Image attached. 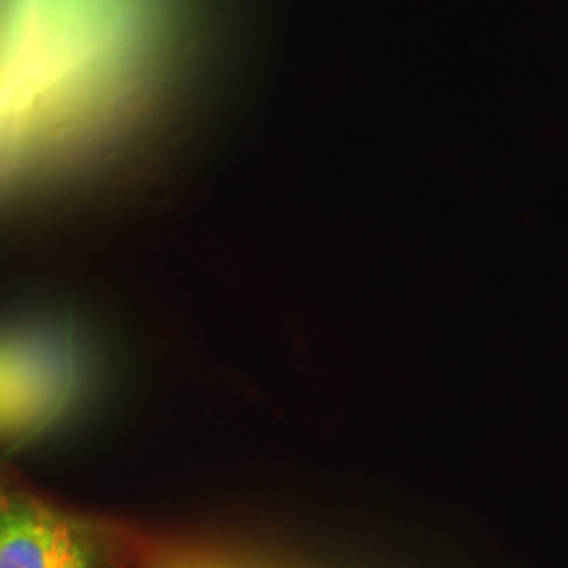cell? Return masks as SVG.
Masks as SVG:
<instances>
[{
  "label": "cell",
  "mask_w": 568,
  "mask_h": 568,
  "mask_svg": "<svg viewBox=\"0 0 568 568\" xmlns=\"http://www.w3.org/2000/svg\"><path fill=\"white\" fill-rule=\"evenodd\" d=\"M82 395V358L67 335H0V443H27L61 422Z\"/></svg>",
  "instance_id": "cell-1"
},
{
  "label": "cell",
  "mask_w": 568,
  "mask_h": 568,
  "mask_svg": "<svg viewBox=\"0 0 568 568\" xmlns=\"http://www.w3.org/2000/svg\"><path fill=\"white\" fill-rule=\"evenodd\" d=\"M0 568H101L80 524L27 500H0Z\"/></svg>",
  "instance_id": "cell-2"
},
{
  "label": "cell",
  "mask_w": 568,
  "mask_h": 568,
  "mask_svg": "<svg viewBox=\"0 0 568 568\" xmlns=\"http://www.w3.org/2000/svg\"><path fill=\"white\" fill-rule=\"evenodd\" d=\"M172 568H230V566H219V564H182V566H172Z\"/></svg>",
  "instance_id": "cell-3"
}]
</instances>
